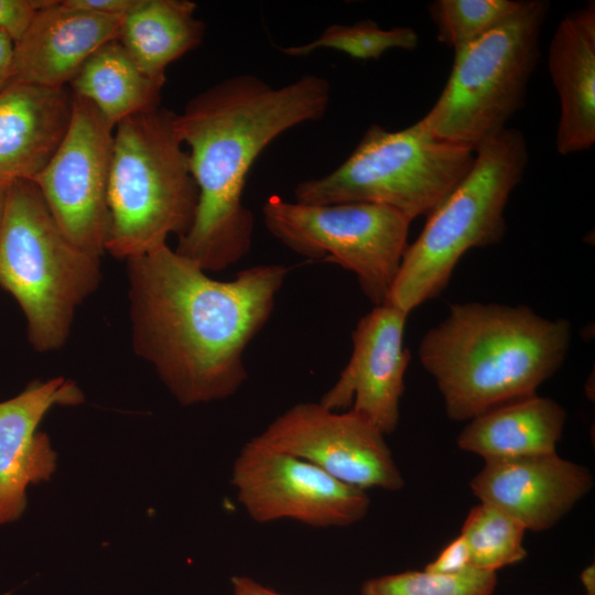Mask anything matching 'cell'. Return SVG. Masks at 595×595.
I'll use <instances>...</instances> for the list:
<instances>
[{"mask_svg":"<svg viewBox=\"0 0 595 595\" xmlns=\"http://www.w3.org/2000/svg\"><path fill=\"white\" fill-rule=\"evenodd\" d=\"M126 261L134 353L183 405L235 394L289 269L261 264L218 281L166 244Z\"/></svg>","mask_w":595,"mask_h":595,"instance_id":"1","label":"cell"},{"mask_svg":"<svg viewBox=\"0 0 595 595\" xmlns=\"http://www.w3.org/2000/svg\"><path fill=\"white\" fill-rule=\"evenodd\" d=\"M329 83L307 74L273 87L252 74L226 78L198 93L175 113L198 191L194 221L175 251L205 272L221 271L250 250L255 218L242 202L259 154L285 131L321 119Z\"/></svg>","mask_w":595,"mask_h":595,"instance_id":"2","label":"cell"},{"mask_svg":"<svg viewBox=\"0 0 595 595\" xmlns=\"http://www.w3.org/2000/svg\"><path fill=\"white\" fill-rule=\"evenodd\" d=\"M571 342L564 318L549 320L524 305L457 303L419 346L446 414L473 418L536 394L562 366Z\"/></svg>","mask_w":595,"mask_h":595,"instance_id":"3","label":"cell"},{"mask_svg":"<svg viewBox=\"0 0 595 595\" xmlns=\"http://www.w3.org/2000/svg\"><path fill=\"white\" fill-rule=\"evenodd\" d=\"M528 159L526 138L513 128L475 150L468 173L426 216L414 242L408 244L386 303L410 314L447 286L464 253L502 240L506 205Z\"/></svg>","mask_w":595,"mask_h":595,"instance_id":"4","label":"cell"},{"mask_svg":"<svg viewBox=\"0 0 595 595\" xmlns=\"http://www.w3.org/2000/svg\"><path fill=\"white\" fill-rule=\"evenodd\" d=\"M175 113L158 107L115 127L106 251L130 259L178 238L191 228L198 191Z\"/></svg>","mask_w":595,"mask_h":595,"instance_id":"5","label":"cell"},{"mask_svg":"<svg viewBox=\"0 0 595 595\" xmlns=\"http://www.w3.org/2000/svg\"><path fill=\"white\" fill-rule=\"evenodd\" d=\"M100 281V256L65 236L34 182L11 181L0 230V286L23 311L36 351L66 343L77 307Z\"/></svg>","mask_w":595,"mask_h":595,"instance_id":"6","label":"cell"},{"mask_svg":"<svg viewBox=\"0 0 595 595\" xmlns=\"http://www.w3.org/2000/svg\"><path fill=\"white\" fill-rule=\"evenodd\" d=\"M475 151L435 137L422 119L397 131L371 125L328 174L294 188L304 204L371 203L411 221L428 216L470 170Z\"/></svg>","mask_w":595,"mask_h":595,"instance_id":"7","label":"cell"},{"mask_svg":"<svg viewBox=\"0 0 595 595\" xmlns=\"http://www.w3.org/2000/svg\"><path fill=\"white\" fill-rule=\"evenodd\" d=\"M549 8L526 0L510 20L454 52L447 80L421 118L435 137L475 151L506 129L524 105Z\"/></svg>","mask_w":595,"mask_h":595,"instance_id":"8","label":"cell"},{"mask_svg":"<svg viewBox=\"0 0 595 595\" xmlns=\"http://www.w3.org/2000/svg\"><path fill=\"white\" fill-rule=\"evenodd\" d=\"M266 228L301 256L326 258L354 272L374 306L385 304L408 247L411 220L371 203L304 204L271 195Z\"/></svg>","mask_w":595,"mask_h":595,"instance_id":"9","label":"cell"},{"mask_svg":"<svg viewBox=\"0 0 595 595\" xmlns=\"http://www.w3.org/2000/svg\"><path fill=\"white\" fill-rule=\"evenodd\" d=\"M113 132L89 101L74 95L68 128L33 181L65 236L97 256L106 251L110 229Z\"/></svg>","mask_w":595,"mask_h":595,"instance_id":"10","label":"cell"},{"mask_svg":"<svg viewBox=\"0 0 595 595\" xmlns=\"http://www.w3.org/2000/svg\"><path fill=\"white\" fill-rule=\"evenodd\" d=\"M231 484L249 517L291 519L316 528L347 527L365 518L370 499L314 464L248 441L235 459Z\"/></svg>","mask_w":595,"mask_h":595,"instance_id":"11","label":"cell"},{"mask_svg":"<svg viewBox=\"0 0 595 595\" xmlns=\"http://www.w3.org/2000/svg\"><path fill=\"white\" fill-rule=\"evenodd\" d=\"M253 440L320 467L336 479L366 490H399L404 480L385 434L349 409L333 411L301 402L275 418Z\"/></svg>","mask_w":595,"mask_h":595,"instance_id":"12","label":"cell"},{"mask_svg":"<svg viewBox=\"0 0 595 595\" xmlns=\"http://www.w3.org/2000/svg\"><path fill=\"white\" fill-rule=\"evenodd\" d=\"M408 315L385 303L374 306L358 321L351 333V356L337 381L318 401L323 407L333 411L349 408L385 435L396 430L410 361L403 345Z\"/></svg>","mask_w":595,"mask_h":595,"instance_id":"13","label":"cell"},{"mask_svg":"<svg viewBox=\"0 0 595 595\" xmlns=\"http://www.w3.org/2000/svg\"><path fill=\"white\" fill-rule=\"evenodd\" d=\"M593 483L588 468L553 452L484 459L469 486L480 502L505 511L526 530L543 531L587 495Z\"/></svg>","mask_w":595,"mask_h":595,"instance_id":"14","label":"cell"},{"mask_svg":"<svg viewBox=\"0 0 595 595\" xmlns=\"http://www.w3.org/2000/svg\"><path fill=\"white\" fill-rule=\"evenodd\" d=\"M84 394L77 385L56 377L32 381L14 398L0 402V524L21 517L26 487L51 478L56 453L37 428L54 405H77Z\"/></svg>","mask_w":595,"mask_h":595,"instance_id":"15","label":"cell"},{"mask_svg":"<svg viewBox=\"0 0 595 595\" xmlns=\"http://www.w3.org/2000/svg\"><path fill=\"white\" fill-rule=\"evenodd\" d=\"M122 20L48 0L14 43V79L44 87L68 86L98 48L119 39Z\"/></svg>","mask_w":595,"mask_h":595,"instance_id":"16","label":"cell"},{"mask_svg":"<svg viewBox=\"0 0 595 595\" xmlns=\"http://www.w3.org/2000/svg\"><path fill=\"white\" fill-rule=\"evenodd\" d=\"M74 95L68 86L10 82L0 91V178L34 181L62 141Z\"/></svg>","mask_w":595,"mask_h":595,"instance_id":"17","label":"cell"},{"mask_svg":"<svg viewBox=\"0 0 595 595\" xmlns=\"http://www.w3.org/2000/svg\"><path fill=\"white\" fill-rule=\"evenodd\" d=\"M548 68L559 95L555 149L562 155L595 143V3L569 12L558 24Z\"/></svg>","mask_w":595,"mask_h":595,"instance_id":"18","label":"cell"},{"mask_svg":"<svg viewBox=\"0 0 595 595\" xmlns=\"http://www.w3.org/2000/svg\"><path fill=\"white\" fill-rule=\"evenodd\" d=\"M565 421L559 402L536 393L473 418L457 436V445L484 459L553 453Z\"/></svg>","mask_w":595,"mask_h":595,"instance_id":"19","label":"cell"},{"mask_svg":"<svg viewBox=\"0 0 595 595\" xmlns=\"http://www.w3.org/2000/svg\"><path fill=\"white\" fill-rule=\"evenodd\" d=\"M196 8L188 0H141L123 18L118 41L145 74L165 78L167 66L203 41Z\"/></svg>","mask_w":595,"mask_h":595,"instance_id":"20","label":"cell"},{"mask_svg":"<svg viewBox=\"0 0 595 595\" xmlns=\"http://www.w3.org/2000/svg\"><path fill=\"white\" fill-rule=\"evenodd\" d=\"M165 80L145 74L116 40L98 48L68 87L116 127L128 117L160 107Z\"/></svg>","mask_w":595,"mask_h":595,"instance_id":"21","label":"cell"},{"mask_svg":"<svg viewBox=\"0 0 595 595\" xmlns=\"http://www.w3.org/2000/svg\"><path fill=\"white\" fill-rule=\"evenodd\" d=\"M526 528L499 508L480 502L467 515L459 536L464 539L470 566L496 572L527 556Z\"/></svg>","mask_w":595,"mask_h":595,"instance_id":"22","label":"cell"},{"mask_svg":"<svg viewBox=\"0 0 595 595\" xmlns=\"http://www.w3.org/2000/svg\"><path fill=\"white\" fill-rule=\"evenodd\" d=\"M418 45L419 35L412 28L382 29L372 20H361L350 25L332 24L306 44L278 48L292 57H302L321 48H331L353 58L366 61L379 60L393 48L413 51Z\"/></svg>","mask_w":595,"mask_h":595,"instance_id":"23","label":"cell"},{"mask_svg":"<svg viewBox=\"0 0 595 595\" xmlns=\"http://www.w3.org/2000/svg\"><path fill=\"white\" fill-rule=\"evenodd\" d=\"M524 1L435 0L428 10L437 41L455 52L510 20Z\"/></svg>","mask_w":595,"mask_h":595,"instance_id":"24","label":"cell"},{"mask_svg":"<svg viewBox=\"0 0 595 595\" xmlns=\"http://www.w3.org/2000/svg\"><path fill=\"white\" fill-rule=\"evenodd\" d=\"M496 572L469 567L458 574L407 571L366 581L361 595H493Z\"/></svg>","mask_w":595,"mask_h":595,"instance_id":"25","label":"cell"},{"mask_svg":"<svg viewBox=\"0 0 595 595\" xmlns=\"http://www.w3.org/2000/svg\"><path fill=\"white\" fill-rule=\"evenodd\" d=\"M48 0H0V31L15 43Z\"/></svg>","mask_w":595,"mask_h":595,"instance_id":"26","label":"cell"},{"mask_svg":"<svg viewBox=\"0 0 595 595\" xmlns=\"http://www.w3.org/2000/svg\"><path fill=\"white\" fill-rule=\"evenodd\" d=\"M469 567L472 566L467 545L462 536H458L424 570L437 574H458Z\"/></svg>","mask_w":595,"mask_h":595,"instance_id":"27","label":"cell"},{"mask_svg":"<svg viewBox=\"0 0 595 595\" xmlns=\"http://www.w3.org/2000/svg\"><path fill=\"white\" fill-rule=\"evenodd\" d=\"M141 0H63L72 8L98 14L126 17L133 11Z\"/></svg>","mask_w":595,"mask_h":595,"instance_id":"28","label":"cell"},{"mask_svg":"<svg viewBox=\"0 0 595 595\" xmlns=\"http://www.w3.org/2000/svg\"><path fill=\"white\" fill-rule=\"evenodd\" d=\"M13 56V41L0 31V91L14 78Z\"/></svg>","mask_w":595,"mask_h":595,"instance_id":"29","label":"cell"},{"mask_svg":"<svg viewBox=\"0 0 595 595\" xmlns=\"http://www.w3.org/2000/svg\"><path fill=\"white\" fill-rule=\"evenodd\" d=\"M232 595H283L247 576H234Z\"/></svg>","mask_w":595,"mask_h":595,"instance_id":"30","label":"cell"},{"mask_svg":"<svg viewBox=\"0 0 595 595\" xmlns=\"http://www.w3.org/2000/svg\"><path fill=\"white\" fill-rule=\"evenodd\" d=\"M581 582L586 595H595V565H588L581 572Z\"/></svg>","mask_w":595,"mask_h":595,"instance_id":"31","label":"cell"},{"mask_svg":"<svg viewBox=\"0 0 595 595\" xmlns=\"http://www.w3.org/2000/svg\"><path fill=\"white\" fill-rule=\"evenodd\" d=\"M11 181L0 178V230L4 218L9 185Z\"/></svg>","mask_w":595,"mask_h":595,"instance_id":"32","label":"cell"}]
</instances>
